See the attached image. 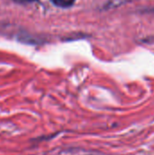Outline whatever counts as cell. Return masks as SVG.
I'll use <instances>...</instances> for the list:
<instances>
[{
  "label": "cell",
  "mask_w": 154,
  "mask_h": 155,
  "mask_svg": "<svg viewBox=\"0 0 154 155\" xmlns=\"http://www.w3.org/2000/svg\"><path fill=\"white\" fill-rule=\"evenodd\" d=\"M55 6L60 8H69L74 5L75 0H50Z\"/></svg>",
  "instance_id": "cell-1"
},
{
  "label": "cell",
  "mask_w": 154,
  "mask_h": 155,
  "mask_svg": "<svg viewBox=\"0 0 154 155\" xmlns=\"http://www.w3.org/2000/svg\"><path fill=\"white\" fill-rule=\"evenodd\" d=\"M16 3H19V4H26V3H31V2H34L35 0H13Z\"/></svg>",
  "instance_id": "cell-2"
}]
</instances>
